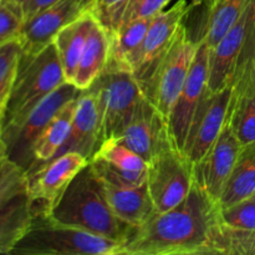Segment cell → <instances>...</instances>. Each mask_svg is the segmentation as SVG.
Returning <instances> with one entry per match:
<instances>
[{"instance_id": "obj_1", "label": "cell", "mask_w": 255, "mask_h": 255, "mask_svg": "<svg viewBox=\"0 0 255 255\" xmlns=\"http://www.w3.org/2000/svg\"><path fill=\"white\" fill-rule=\"evenodd\" d=\"M221 226L219 204L194 182L178 206L134 229L122 255H216Z\"/></svg>"}, {"instance_id": "obj_2", "label": "cell", "mask_w": 255, "mask_h": 255, "mask_svg": "<svg viewBox=\"0 0 255 255\" xmlns=\"http://www.w3.org/2000/svg\"><path fill=\"white\" fill-rule=\"evenodd\" d=\"M46 214L60 223L121 243H125L136 229L122 222L112 212L101 178L90 162L72 179Z\"/></svg>"}, {"instance_id": "obj_3", "label": "cell", "mask_w": 255, "mask_h": 255, "mask_svg": "<svg viewBox=\"0 0 255 255\" xmlns=\"http://www.w3.org/2000/svg\"><path fill=\"white\" fill-rule=\"evenodd\" d=\"M66 82L54 42L32 56L20 57L17 74L5 101L2 132L16 127L40 101Z\"/></svg>"}, {"instance_id": "obj_4", "label": "cell", "mask_w": 255, "mask_h": 255, "mask_svg": "<svg viewBox=\"0 0 255 255\" xmlns=\"http://www.w3.org/2000/svg\"><path fill=\"white\" fill-rule=\"evenodd\" d=\"M124 243L54 221L45 213L32 217L30 227L11 254L122 255Z\"/></svg>"}, {"instance_id": "obj_5", "label": "cell", "mask_w": 255, "mask_h": 255, "mask_svg": "<svg viewBox=\"0 0 255 255\" xmlns=\"http://www.w3.org/2000/svg\"><path fill=\"white\" fill-rule=\"evenodd\" d=\"M87 90L96 100L101 143L119 138L144 96L141 85L131 72L105 69Z\"/></svg>"}, {"instance_id": "obj_6", "label": "cell", "mask_w": 255, "mask_h": 255, "mask_svg": "<svg viewBox=\"0 0 255 255\" xmlns=\"http://www.w3.org/2000/svg\"><path fill=\"white\" fill-rule=\"evenodd\" d=\"M197 49L198 40L194 41L189 37L188 30L183 24L152 76L141 86L144 96L163 115L167 122L172 107L188 77Z\"/></svg>"}, {"instance_id": "obj_7", "label": "cell", "mask_w": 255, "mask_h": 255, "mask_svg": "<svg viewBox=\"0 0 255 255\" xmlns=\"http://www.w3.org/2000/svg\"><path fill=\"white\" fill-rule=\"evenodd\" d=\"M82 90L66 81L40 101L12 129L2 132V141L10 159L29 171L34 166V144L37 137L65 104L81 95Z\"/></svg>"}, {"instance_id": "obj_8", "label": "cell", "mask_w": 255, "mask_h": 255, "mask_svg": "<svg viewBox=\"0 0 255 255\" xmlns=\"http://www.w3.org/2000/svg\"><path fill=\"white\" fill-rule=\"evenodd\" d=\"M147 188L157 213L186 199L194 183L193 164L174 146L167 147L147 163Z\"/></svg>"}, {"instance_id": "obj_9", "label": "cell", "mask_w": 255, "mask_h": 255, "mask_svg": "<svg viewBox=\"0 0 255 255\" xmlns=\"http://www.w3.org/2000/svg\"><path fill=\"white\" fill-rule=\"evenodd\" d=\"M191 9L192 5L187 0H177L172 6L166 7L153 17L141 46L129 64V72L141 86L148 81L167 54Z\"/></svg>"}, {"instance_id": "obj_10", "label": "cell", "mask_w": 255, "mask_h": 255, "mask_svg": "<svg viewBox=\"0 0 255 255\" xmlns=\"http://www.w3.org/2000/svg\"><path fill=\"white\" fill-rule=\"evenodd\" d=\"M209 45L206 39L198 40V49L188 77L174 102L168 116V128L172 142L178 151L184 154L189 129L197 109L208 90ZM186 156V154H184Z\"/></svg>"}, {"instance_id": "obj_11", "label": "cell", "mask_w": 255, "mask_h": 255, "mask_svg": "<svg viewBox=\"0 0 255 255\" xmlns=\"http://www.w3.org/2000/svg\"><path fill=\"white\" fill-rule=\"evenodd\" d=\"M89 162L77 152H67L30 169L26 192L32 202L34 214H46Z\"/></svg>"}, {"instance_id": "obj_12", "label": "cell", "mask_w": 255, "mask_h": 255, "mask_svg": "<svg viewBox=\"0 0 255 255\" xmlns=\"http://www.w3.org/2000/svg\"><path fill=\"white\" fill-rule=\"evenodd\" d=\"M96 0H59L25 20L19 39L21 56L37 54L51 44L60 30L87 14H94Z\"/></svg>"}, {"instance_id": "obj_13", "label": "cell", "mask_w": 255, "mask_h": 255, "mask_svg": "<svg viewBox=\"0 0 255 255\" xmlns=\"http://www.w3.org/2000/svg\"><path fill=\"white\" fill-rule=\"evenodd\" d=\"M232 85L218 92L207 90L197 109L189 129L184 154L192 164H197L211 149L228 122Z\"/></svg>"}, {"instance_id": "obj_14", "label": "cell", "mask_w": 255, "mask_h": 255, "mask_svg": "<svg viewBox=\"0 0 255 255\" xmlns=\"http://www.w3.org/2000/svg\"><path fill=\"white\" fill-rule=\"evenodd\" d=\"M119 139L141 156L146 163L167 147L174 146L168 122L146 96L138 102L131 121Z\"/></svg>"}, {"instance_id": "obj_15", "label": "cell", "mask_w": 255, "mask_h": 255, "mask_svg": "<svg viewBox=\"0 0 255 255\" xmlns=\"http://www.w3.org/2000/svg\"><path fill=\"white\" fill-rule=\"evenodd\" d=\"M228 124L243 146L255 141V70L248 37L232 81Z\"/></svg>"}, {"instance_id": "obj_16", "label": "cell", "mask_w": 255, "mask_h": 255, "mask_svg": "<svg viewBox=\"0 0 255 255\" xmlns=\"http://www.w3.org/2000/svg\"><path fill=\"white\" fill-rule=\"evenodd\" d=\"M243 144L227 122L206 156L193 166L194 182L218 203Z\"/></svg>"}, {"instance_id": "obj_17", "label": "cell", "mask_w": 255, "mask_h": 255, "mask_svg": "<svg viewBox=\"0 0 255 255\" xmlns=\"http://www.w3.org/2000/svg\"><path fill=\"white\" fill-rule=\"evenodd\" d=\"M254 12L255 0L218 42L209 47L208 90L211 92H218L232 85L237 65L247 42Z\"/></svg>"}, {"instance_id": "obj_18", "label": "cell", "mask_w": 255, "mask_h": 255, "mask_svg": "<svg viewBox=\"0 0 255 255\" xmlns=\"http://www.w3.org/2000/svg\"><path fill=\"white\" fill-rule=\"evenodd\" d=\"M100 144V119L96 100L89 90H84L77 100L69 137L55 158L67 152H77L91 161Z\"/></svg>"}, {"instance_id": "obj_19", "label": "cell", "mask_w": 255, "mask_h": 255, "mask_svg": "<svg viewBox=\"0 0 255 255\" xmlns=\"http://www.w3.org/2000/svg\"><path fill=\"white\" fill-rule=\"evenodd\" d=\"M102 184L112 212L128 226L137 228L156 213L146 183L141 186H117L102 181Z\"/></svg>"}, {"instance_id": "obj_20", "label": "cell", "mask_w": 255, "mask_h": 255, "mask_svg": "<svg viewBox=\"0 0 255 255\" xmlns=\"http://www.w3.org/2000/svg\"><path fill=\"white\" fill-rule=\"evenodd\" d=\"M109 32L95 17L71 84L82 91L89 89L106 69L109 62Z\"/></svg>"}, {"instance_id": "obj_21", "label": "cell", "mask_w": 255, "mask_h": 255, "mask_svg": "<svg viewBox=\"0 0 255 255\" xmlns=\"http://www.w3.org/2000/svg\"><path fill=\"white\" fill-rule=\"evenodd\" d=\"M153 17L126 21L110 34L109 62L106 69L129 72L132 57L141 46Z\"/></svg>"}, {"instance_id": "obj_22", "label": "cell", "mask_w": 255, "mask_h": 255, "mask_svg": "<svg viewBox=\"0 0 255 255\" xmlns=\"http://www.w3.org/2000/svg\"><path fill=\"white\" fill-rule=\"evenodd\" d=\"M34 217L27 192L19 194L0 208V254H11L26 233Z\"/></svg>"}, {"instance_id": "obj_23", "label": "cell", "mask_w": 255, "mask_h": 255, "mask_svg": "<svg viewBox=\"0 0 255 255\" xmlns=\"http://www.w3.org/2000/svg\"><path fill=\"white\" fill-rule=\"evenodd\" d=\"M94 20V14L85 15L60 30L52 40L57 55H59L66 81L71 82L74 79L81 55L84 52L87 35H89Z\"/></svg>"}, {"instance_id": "obj_24", "label": "cell", "mask_w": 255, "mask_h": 255, "mask_svg": "<svg viewBox=\"0 0 255 255\" xmlns=\"http://www.w3.org/2000/svg\"><path fill=\"white\" fill-rule=\"evenodd\" d=\"M79 97L70 100L67 104H65L52 117L51 121L46 125V127L42 129L34 144L35 162L34 166L30 169L36 167L37 164L45 163V162H49L52 158H55V156L62 147V144L65 143V141L69 137L70 131H71Z\"/></svg>"}, {"instance_id": "obj_25", "label": "cell", "mask_w": 255, "mask_h": 255, "mask_svg": "<svg viewBox=\"0 0 255 255\" xmlns=\"http://www.w3.org/2000/svg\"><path fill=\"white\" fill-rule=\"evenodd\" d=\"M255 193V141L244 144L238 154L228 181L219 198V207H226L253 197Z\"/></svg>"}, {"instance_id": "obj_26", "label": "cell", "mask_w": 255, "mask_h": 255, "mask_svg": "<svg viewBox=\"0 0 255 255\" xmlns=\"http://www.w3.org/2000/svg\"><path fill=\"white\" fill-rule=\"evenodd\" d=\"M254 0H208L203 34L209 47L238 21Z\"/></svg>"}, {"instance_id": "obj_27", "label": "cell", "mask_w": 255, "mask_h": 255, "mask_svg": "<svg viewBox=\"0 0 255 255\" xmlns=\"http://www.w3.org/2000/svg\"><path fill=\"white\" fill-rule=\"evenodd\" d=\"M92 159H101L112 166L129 169V171L147 169L146 161L119 138H111L102 142Z\"/></svg>"}, {"instance_id": "obj_28", "label": "cell", "mask_w": 255, "mask_h": 255, "mask_svg": "<svg viewBox=\"0 0 255 255\" xmlns=\"http://www.w3.org/2000/svg\"><path fill=\"white\" fill-rule=\"evenodd\" d=\"M216 255H255V229H236L222 223L216 238Z\"/></svg>"}, {"instance_id": "obj_29", "label": "cell", "mask_w": 255, "mask_h": 255, "mask_svg": "<svg viewBox=\"0 0 255 255\" xmlns=\"http://www.w3.org/2000/svg\"><path fill=\"white\" fill-rule=\"evenodd\" d=\"M27 173L7 154L0 157V208L26 192Z\"/></svg>"}, {"instance_id": "obj_30", "label": "cell", "mask_w": 255, "mask_h": 255, "mask_svg": "<svg viewBox=\"0 0 255 255\" xmlns=\"http://www.w3.org/2000/svg\"><path fill=\"white\" fill-rule=\"evenodd\" d=\"M22 46L20 39L11 40L0 46V97L6 99L17 74Z\"/></svg>"}, {"instance_id": "obj_31", "label": "cell", "mask_w": 255, "mask_h": 255, "mask_svg": "<svg viewBox=\"0 0 255 255\" xmlns=\"http://www.w3.org/2000/svg\"><path fill=\"white\" fill-rule=\"evenodd\" d=\"M221 221L224 226L236 229H255V198L239 201L226 207H219Z\"/></svg>"}, {"instance_id": "obj_32", "label": "cell", "mask_w": 255, "mask_h": 255, "mask_svg": "<svg viewBox=\"0 0 255 255\" xmlns=\"http://www.w3.org/2000/svg\"><path fill=\"white\" fill-rule=\"evenodd\" d=\"M90 163L102 181L117 184V186H141L147 182L146 171H129L112 166L101 159H91Z\"/></svg>"}, {"instance_id": "obj_33", "label": "cell", "mask_w": 255, "mask_h": 255, "mask_svg": "<svg viewBox=\"0 0 255 255\" xmlns=\"http://www.w3.org/2000/svg\"><path fill=\"white\" fill-rule=\"evenodd\" d=\"M24 25L21 6L0 0V46L17 39Z\"/></svg>"}, {"instance_id": "obj_34", "label": "cell", "mask_w": 255, "mask_h": 255, "mask_svg": "<svg viewBox=\"0 0 255 255\" xmlns=\"http://www.w3.org/2000/svg\"><path fill=\"white\" fill-rule=\"evenodd\" d=\"M172 1L173 0H128L125 5L120 25L131 20L156 16Z\"/></svg>"}, {"instance_id": "obj_35", "label": "cell", "mask_w": 255, "mask_h": 255, "mask_svg": "<svg viewBox=\"0 0 255 255\" xmlns=\"http://www.w3.org/2000/svg\"><path fill=\"white\" fill-rule=\"evenodd\" d=\"M127 1L128 0H96L94 15L109 35L119 27Z\"/></svg>"}, {"instance_id": "obj_36", "label": "cell", "mask_w": 255, "mask_h": 255, "mask_svg": "<svg viewBox=\"0 0 255 255\" xmlns=\"http://www.w3.org/2000/svg\"><path fill=\"white\" fill-rule=\"evenodd\" d=\"M56 1H59V0H25L24 4L21 5L24 21L34 16L35 14L40 12L41 10L49 7L50 5L55 4Z\"/></svg>"}, {"instance_id": "obj_37", "label": "cell", "mask_w": 255, "mask_h": 255, "mask_svg": "<svg viewBox=\"0 0 255 255\" xmlns=\"http://www.w3.org/2000/svg\"><path fill=\"white\" fill-rule=\"evenodd\" d=\"M248 44H249V49H251L252 60H253V66L255 70V12H254L253 21H252V25H251V29H249Z\"/></svg>"}, {"instance_id": "obj_38", "label": "cell", "mask_w": 255, "mask_h": 255, "mask_svg": "<svg viewBox=\"0 0 255 255\" xmlns=\"http://www.w3.org/2000/svg\"><path fill=\"white\" fill-rule=\"evenodd\" d=\"M6 154V147H5L4 141H2V117L0 115V157Z\"/></svg>"}, {"instance_id": "obj_39", "label": "cell", "mask_w": 255, "mask_h": 255, "mask_svg": "<svg viewBox=\"0 0 255 255\" xmlns=\"http://www.w3.org/2000/svg\"><path fill=\"white\" fill-rule=\"evenodd\" d=\"M2 1L12 2V4H16V5H19V6H21V5L25 2V0H2Z\"/></svg>"}, {"instance_id": "obj_40", "label": "cell", "mask_w": 255, "mask_h": 255, "mask_svg": "<svg viewBox=\"0 0 255 255\" xmlns=\"http://www.w3.org/2000/svg\"><path fill=\"white\" fill-rule=\"evenodd\" d=\"M5 101H6V99H2V97H0V115H2V111H4Z\"/></svg>"}, {"instance_id": "obj_41", "label": "cell", "mask_w": 255, "mask_h": 255, "mask_svg": "<svg viewBox=\"0 0 255 255\" xmlns=\"http://www.w3.org/2000/svg\"><path fill=\"white\" fill-rule=\"evenodd\" d=\"M253 197H254V198H255V193H254V196H253Z\"/></svg>"}]
</instances>
